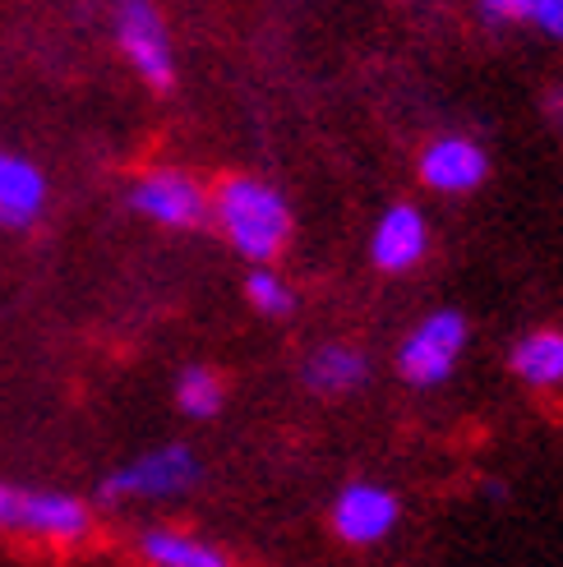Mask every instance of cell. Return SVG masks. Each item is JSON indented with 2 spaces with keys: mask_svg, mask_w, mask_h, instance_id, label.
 <instances>
[{
  "mask_svg": "<svg viewBox=\"0 0 563 567\" xmlns=\"http://www.w3.org/2000/svg\"><path fill=\"white\" fill-rule=\"evenodd\" d=\"M471 347V323L458 305H439L430 309L426 319H416L402 342H398V355H392V364H398V379L407 388H443L448 379L458 374V364Z\"/></svg>",
  "mask_w": 563,
  "mask_h": 567,
  "instance_id": "3957f363",
  "label": "cell"
},
{
  "mask_svg": "<svg viewBox=\"0 0 563 567\" xmlns=\"http://www.w3.org/2000/svg\"><path fill=\"white\" fill-rule=\"evenodd\" d=\"M47 204H51L47 172L33 157L0 144V226L6 231H33L47 217Z\"/></svg>",
  "mask_w": 563,
  "mask_h": 567,
  "instance_id": "30bf717a",
  "label": "cell"
},
{
  "mask_svg": "<svg viewBox=\"0 0 563 567\" xmlns=\"http://www.w3.org/2000/svg\"><path fill=\"white\" fill-rule=\"evenodd\" d=\"M172 402H176V411L190 415V420H217L222 406H227V379H222L213 364L194 360V364H185V370L176 374Z\"/></svg>",
  "mask_w": 563,
  "mask_h": 567,
  "instance_id": "5bb4252c",
  "label": "cell"
},
{
  "mask_svg": "<svg viewBox=\"0 0 563 567\" xmlns=\"http://www.w3.org/2000/svg\"><path fill=\"white\" fill-rule=\"evenodd\" d=\"M509 374L536 392L563 388V328L541 323V328L518 332L509 347Z\"/></svg>",
  "mask_w": 563,
  "mask_h": 567,
  "instance_id": "4fadbf2b",
  "label": "cell"
},
{
  "mask_svg": "<svg viewBox=\"0 0 563 567\" xmlns=\"http://www.w3.org/2000/svg\"><path fill=\"white\" fill-rule=\"evenodd\" d=\"M541 111H545V121L563 134V83H550L545 97H541Z\"/></svg>",
  "mask_w": 563,
  "mask_h": 567,
  "instance_id": "e0dca14e",
  "label": "cell"
},
{
  "mask_svg": "<svg viewBox=\"0 0 563 567\" xmlns=\"http://www.w3.org/2000/svg\"><path fill=\"white\" fill-rule=\"evenodd\" d=\"M240 296L259 319H291L300 309L296 287L277 268H249L245 281H240Z\"/></svg>",
  "mask_w": 563,
  "mask_h": 567,
  "instance_id": "9a60e30c",
  "label": "cell"
},
{
  "mask_svg": "<svg viewBox=\"0 0 563 567\" xmlns=\"http://www.w3.org/2000/svg\"><path fill=\"white\" fill-rule=\"evenodd\" d=\"M370 379H375V360L365 355V347H356V342H324L300 364L305 392L324 396V402H342V396L360 392Z\"/></svg>",
  "mask_w": 563,
  "mask_h": 567,
  "instance_id": "7c38bea8",
  "label": "cell"
},
{
  "mask_svg": "<svg viewBox=\"0 0 563 567\" xmlns=\"http://www.w3.org/2000/svg\"><path fill=\"white\" fill-rule=\"evenodd\" d=\"M416 176L430 194L467 198L490 181V148L471 134H434L416 153Z\"/></svg>",
  "mask_w": 563,
  "mask_h": 567,
  "instance_id": "ba28073f",
  "label": "cell"
},
{
  "mask_svg": "<svg viewBox=\"0 0 563 567\" xmlns=\"http://www.w3.org/2000/svg\"><path fill=\"white\" fill-rule=\"evenodd\" d=\"M116 47L149 93L166 97L176 89L181 61H176L172 28H166L157 6H149V0H125V6H116Z\"/></svg>",
  "mask_w": 563,
  "mask_h": 567,
  "instance_id": "5b68a950",
  "label": "cell"
},
{
  "mask_svg": "<svg viewBox=\"0 0 563 567\" xmlns=\"http://www.w3.org/2000/svg\"><path fill=\"white\" fill-rule=\"evenodd\" d=\"M134 558L144 567H236L232 549L185 526H144L134 535Z\"/></svg>",
  "mask_w": 563,
  "mask_h": 567,
  "instance_id": "8fae6325",
  "label": "cell"
},
{
  "mask_svg": "<svg viewBox=\"0 0 563 567\" xmlns=\"http://www.w3.org/2000/svg\"><path fill=\"white\" fill-rule=\"evenodd\" d=\"M204 485V457L190 443H157L139 457L111 466L98 480L102 503H172Z\"/></svg>",
  "mask_w": 563,
  "mask_h": 567,
  "instance_id": "7a4b0ae2",
  "label": "cell"
},
{
  "mask_svg": "<svg viewBox=\"0 0 563 567\" xmlns=\"http://www.w3.org/2000/svg\"><path fill=\"white\" fill-rule=\"evenodd\" d=\"M526 28L550 42H563V0H526Z\"/></svg>",
  "mask_w": 563,
  "mask_h": 567,
  "instance_id": "2e32d148",
  "label": "cell"
},
{
  "mask_svg": "<svg viewBox=\"0 0 563 567\" xmlns=\"http://www.w3.org/2000/svg\"><path fill=\"white\" fill-rule=\"evenodd\" d=\"M208 221L249 268H273L296 236L291 198L249 172H232L208 189Z\"/></svg>",
  "mask_w": 563,
  "mask_h": 567,
  "instance_id": "6da1fadb",
  "label": "cell"
},
{
  "mask_svg": "<svg viewBox=\"0 0 563 567\" xmlns=\"http://www.w3.org/2000/svg\"><path fill=\"white\" fill-rule=\"evenodd\" d=\"M328 526L351 549H375L402 526V494L379 480H347L328 507Z\"/></svg>",
  "mask_w": 563,
  "mask_h": 567,
  "instance_id": "52a82bcc",
  "label": "cell"
},
{
  "mask_svg": "<svg viewBox=\"0 0 563 567\" xmlns=\"http://www.w3.org/2000/svg\"><path fill=\"white\" fill-rule=\"evenodd\" d=\"M125 204L162 231H199L208 226V185L185 166H149L125 185Z\"/></svg>",
  "mask_w": 563,
  "mask_h": 567,
  "instance_id": "277c9868",
  "label": "cell"
},
{
  "mask_svg": "<svg viewBox=\"0 0 563 567\" xmlns=\"http://www.w3.org/2000/svg\"><path fill=\"white\" fill-rule=\"evenodd\" d=\"M98 517L93 503L70 489H51V485H19V503H14V530L10 535H28V540L42 545H83L93 535Z\"/></svg>",
  "mask_w": 563,
  "mask_h": 567,
  "instance_id": "8992f818",
  "label": "cell"
},
{
  "mask_svg": "<svg viewBox=\"0 0 563 567\" xmlns=\"http://www.w3.org/2000/svg\"><path fill=\"white\" fill-rule=\"evenodd\" d=\"M430 217L411 198H398L375 217L370 231V264L383 277H407L430 259Z\"/></svg>",
  "mask_w": 563,
  "mask_h": 567,
  "instance_id": "9c48e42d",
  "label": "cell"
}]
</instances>
